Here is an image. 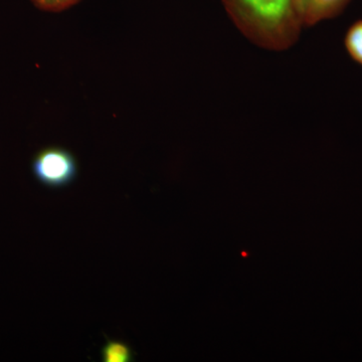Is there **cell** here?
<instances>
[{"mask_svg":"<svg viewBox=\"0 0 362 362\" xmlns=\"http://www.w3.org/2000/svg\"><path fill=\"white\" fill-rule=\"evenodd\" d=\"M347 1L349 0H294V9L300 23L312 25L337 16Z\"/></svg>","mask_w":362,"mask_h":362,"instance_id":"obj_3","label":"cell"},{"mask_svg":"<svg viewBox=\"0 0 362 362\" xmlns=\"http://www.w3.org/2000/svg\"><path fill=\"white\" fill-rule=\"evenodd\" d=\"M105 362H129L132 361V351L125 343L108 341L102 350Z\"/></svg>","mask_w":362,"mask_h":362,"instance_id":"obj_5","label":"cell"},{"mask_svg":"<svg viewBox=\"0 0 362 362\" xmlns=\"http://www.w3.org/2000/svg\"><path fill=\"white\" fill-rule=\"evenodd\" d=\"M345 47L349 56L362 66V21L349 28L345 37Z\"/></svg>","mask_w":362,"mask_h":362,"instance_id":"obj_4","label":"cell"},{"mask_svg":"<svg viewBox=\"0 0 362 362\" xmlns=\"http://www.w3.org/2000/svg\"><path fill=\"white\" fill-rule=\"evenodd\" d=\"M243 32L257 44L281 49L296 40L299 20L294 0H230Z\"/></svg>","mask_w":362,"mask_h":362,"instance_id":"obj_1","label":"cell"},{"mask_svg":"<svg viewBox=\"0 0 362 362\" xmlns=\"http://www.w3.org/2000/svg\"><path fill=\"white\" fill-rule=\"evenodd\" d=\"M33 171L42 185L62 187L76 177L77 164L70 152L58 147H49L42 150L35 157Z\"/></svg>","mask_w":362,"mask_h":362,"instance_id":"obj_2","label":"cell"},{"mask_svg":"<svg viewBox=\"0 0 362 362\" xmlns=\"http://www.w3.org/2000/svg\"><path fill=\"white\" fill-rule=\"evenodd\" d=\"M33 6L40 11L61 13L76 6L81 0H30Z\"/></svg>","mask_w":362,"mask_h":362,"instance_id":"obj_6","label":"cell"}]
</instances>
